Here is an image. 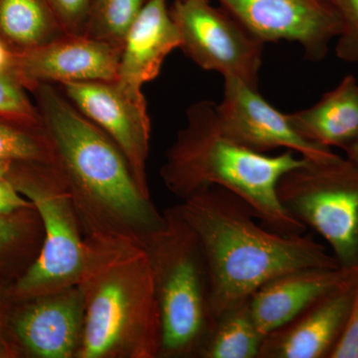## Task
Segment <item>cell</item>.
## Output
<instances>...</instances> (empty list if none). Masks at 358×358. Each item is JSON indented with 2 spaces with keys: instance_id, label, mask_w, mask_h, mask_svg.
Masks as SVG:
<instances>
[{
  "instance_id": "10",
  "label": "cell",
  "mask_w": 358,
  "mask_h": 358,
  "mask_svg": "<svg viewBox=\"0 0 358 358\" xmlns=\"http://www.w3.org/2000/svg\"><path fill=\"white\" fill-rule=\"evenodd\" d=\"M257 39L296 42L313 60L326 57L341 34V18L331 0H218Z\"/></svg>"
},
{
  "instance_id": "9",
  "label": "cell",
  "mask_w": 358,
  "mask_h": 358,
  "mask_svg": "<svg viewBox=\"0 0 358 358\" xmlns=\"http://www.w3.org/2000/svg\"><path fill=\"white\" fill-rule=\"evenodd\" d=\"M76 109L103 129L126 157L141 189L150 194L147 176L150 126L143 92H134L117 81L61 85Z\"/></svg>"
},
{
  "instance_id": "25",
  "label": "cell",
  "mask_w": 358,
  "mask_h": 358,
  "mask_svg": "<svg viewBox=\"0 0 358 358\" xmlns=\"http://www.w3.org/2000/svg\"><path fill=\"white\" fill-rule=\"evenodd\" d=\"M358 352V270L357 288L350 308V315L345 331L338 345L331 353V358H357Z\"/></svg>"
},
{
  "instance_id": "19",
  "label": "cell",
  "mask_w": 358,
  "mask_h": 358,
  "mask_svg": "<svg viewBox=\"0 0 358 358\" xmlns=\"http://www.w3.org/2000/svg\"><path fill=\"white\" fill-rule=\"evenodd\" d=\"M265 336L246 301L216 317L199 358H259Z\"/></svg>"
},
{
  "instance_id": "30",
  "label": "cell",
  "mask_w": 358,
  "mask_h": 358,
  "mask_svg": "<svg viewBox=\"0 0 358 358\" xmlns=\"http://www.w3.org/2000/svg\"><path fill=\"white\" fill-rule=\"evenodd\" d=\"M2 324V320H1V313H0V326Z\"/></svg>"
},
{
  "instance_id": "21",
  "label": "cell",
  "mask_w": 358,
  "mask_h": 358,
  "mask_svg": "<svg viewBox=\"0 0 358 358\" xmlns=\"http://www.w3.org/2000/svg\"><path fill=\"white\" fill-rule=\"evenodd\" d=\"M43 243V226L34 207L0 214V262L11 254L38 257Z\"/></svg>"
},
{
  "instance_id": "11",
  "label": "cell",
  "mask_w": 358,
  "mask_h": 358,
  "mask_svg": "<svg viewBox=\"0 0 358 358\" xmlns=\"http://www.w3.org/2000/svg\"><path fill=\"white\" fill-rule=\"evenodd\" d=\"M217 121L226 136L254 152L266 154L285 148L313 162L338 159L331 148L307 140L289 121L253 88L237 78H224L222 102L216 103Z\"/></svg>"
},
{
  "instance_id": "12",
  "label": "cell",
  "mask_w": 358,
  "mask_h": 358,
  "mask_svg": "<svg viewBox=\"0 0 358 358\" xmlns=\"http://www.w3.org/2000/svg\"><path fill=\"white\" fill-rule=\"evenodd\" d=\"M18 300L8 320L18 350L36 358H78L85 327L79 287Z\"/></svg>"
},
{
  "instance_id": "31",
  "label": "cell",
  "mask_w": 358,
  "mask_h": 358,
  "mask_svg": "<svg viewBox=\"0 0 358 358\" xmlns=\"http://www.w3.org/2000/svg\"><path fill=\"white\" fill-rule=\"evenodd\" d=\"M357 358H358V352H357Z\"/></svg>"
},
{
  "instance_id": "26",
  "label": "cell",
  "mask_w": 358,
  "mask_h": 358,
  "mask_svg": "<svg viewBox=\"0 0 358 358\" xmlns=\"http://www.w3.org/2000/svg\"><path fill=\"white\" fill-rule=\"evenodd\" d=\"M31 202L23 196L8 178H0V214H9L32 208Z\"/></svg>"
},
{
  "instance_id": "18",
  "label": "cell",
  "mask_w": 358,
  "mask_h": 358,
  "mask_svg": "<svg viewBox=\"0 0 358 358\" xmlns=\"http://www.w3.org/2000/svg\"><path fill=\"white\" fill-rule=\"evenodd\" d=\"M67 34L45 0H0V38L24 50Z\"/></svg>"
},
{
  "instance_id": "24",
  "label": "cell",
  "mask_w": 358,
  "mask_h": 358,
  "mask_svg": "<svg viewBox=\"0 0 358 358\" xmlns=\"http://www.w3.org/2000/svg\"><path fill=\"white\" fill-rule=\"evenodd\" d=\"M67 34H83L93 0H45Z\"/></svg>"
},
{
  "instance_id": "27",
  "label": "cell",
  "mask_w": 358,
  "mask_h": 358,
  "mask_svg": "<svg viewBox=\"0 0 358 358\" xmlns=\"http://www.w3.org/2000/svg\"><path fill=\"white\" fill-rule=\"evenodd\" d=\"M14 61L15 55L9 50L4 40L0 38V72H13Z\"/></svg>"
},
{
  "instance_id": "3",
  "label": "cell",
  "mask_w": 358,
  "mask_h": 358,
  "mask_svg": "<svg viewBox=\"0 0 358 358\" xmlns=\"http://www.w3.org/2000/svg\"><path fill=\"white\" fill-rule=\"evenodd\" d=\"M85 327L78 358H159L162 322L154 277L140 242L85 236Z\"/></svg>"
},
{
  "instance_id": "14",
  "label": "cell",
  "mask_w": 358,
  "mask_h": 358,
  "mask_svg": "<svg viewBox=\"0 0 358 358\" xmlns=\"http://www.w3.org/2000/svg\"><path fill=\"white\" fill-rule=\"evenodd\" d=\"M352 279L264 339L259 358H331L341 338L357 288Z\"/></svg>"
},
{
  "instance_id": "6",
  "label": "cell",
  "mask_w": 358,
  "mask_h": 358,
  "mask_svg": "<svg viewBox=\"0 0 358 358\" xmlns=\"http://www.w3.org/2000/svg\"><path fill=\"white\" fill-rule=\"evenodd\" d=\"M13 164L8 178L31 202L43 226L39 255L14 282L15 299L77 286L83 272L85 234L67 183L55 164Z\"/></svg>"
},
{
  "instance_id": "7",
  "label": "cell",
  "mask_w": 358,
  "mask_h": 358,
  "mask_svg": "<svg viewBox=\"0 0 358 358\" xmlns=\"http://www.w3.org/2000/svg\"><path fill=\"white\" fill-rule=\"evenodd\" d=\"M284 208L324 239L339 267L358 270V164L306 159L278 185Z\"/></svg>"
},
{
  "instance_id": "5",
  "label": "cell",
  "mask_w": 358,
  "mask_h": 358,
  "mask_svg": "<svg viewBox=\"0 0 358 358\" xmlns=\"http://www.w3.org/2000/svg\"><path fill=\"white\" fill-rule=\"evenodd\" d=\"M141 243L147 253L162 322L159 358H199L215 317L206 257L178 205Z\"/></svg>"
},
{
  "instance_id": "16",
  "label": "cell",
  "mask_w": 358,
  "mask_h": 358,
  "mask_svg": "<svg viewBox=\"0 0 358 358\" xmlns=\"http://www.w3.org/2000/svg\"><path fill=\"white\" fill-rule=\"evenodd\" d=\"M181 37L166 0H148L124 39L115 81L134 92L159 76Z\"/></svg>"
},
{
  "instance_id": "4",
  "label": "cell",
  "mask_w": 358,
  "mask_h": 358,
  "mask_svg": "<svg viewBox=\"0 0 358 358\" xmlns=\"http://www.w3.org/2000/svg\"><path fill=\"white\" fill-rule=\"evenodd\" d=\"M186 119L160 169L174 196L183 200L202 188L219 186L244 200L268 229L285 235L306 232L284 208L277 189L282 176L307 159L289 150L272 157L235 143L221 131L211 101L193 103Z\"/></svg>"
},
{
  "instance_id": "20",
  "label": "cell",
  "mask_w": 358,
  "mask_h": 358,
  "mask_svg": "<svg viewBox=\"0 0 358 358\" xmlns=\"http://www.w3.org/2000/svg\"><path fill=\"white\" fill-rule=\"evenodd\" d=\"M148 0H93L83 34L122 51L124 39Z\"/></svg>"
},
{
  "instance_id": "2",
  "label": "cell",
  "mask_w": 358,
  "mask_h": 358,
  "mask_svg": "<svg viewBox=\"0 0 358 358\" xmlns=\"http://www.w3.org/2000/svg\"><path fill=\"white\" fill-rule=\"evenodd\" d=\"M178 206L206 257L215 320L279 275L301 268H341L312 234L285 235L260 225L244 200L219 186L202 188Z\"/></svg>"
},
{
  "instance_id": "22",
  "label": "cell",
  "mask_w": 358,
  "mask_h": 358,
  "mask_svg": "<svg viewBox=\"0 0 358 358\" xmlns=\"http://www.w3.org/2000/svg\"><path fill=\"white\" fill-rule=\"evenodd\" d=\"M0 162L55 164V157L44 128L32 133L0 122Z\"/></svg>"
},
{
  "instance_id": "29",
  "label": "cell",
  "mask_w": 358,
  "mask_h": 358,
  "mask_svg": "<svg viewBox=\"0 0 358 358\" xmlns=\"http://www.w3.org/2000/svg\"><path fill=\"white\" fill-rule=\"evenodd\" d=\"M14 162H0V178H7L13 169Z\"/></svg>"
},
{
  "instance_id": "1",
  "label": "cell",
  "mask_w": 358,
  "mask_h": 358,
  "mask_svg": "<svg viewBox=\"0 0 358 358\" xmlns=\"http://www.w3.org/2000/svg\"><path fill=\"white\" fill-rule=\"evenodd\" d=\"M32 89L85 236L112 235L143 243L164 225V212L136 182L121 150L53 84Z\"/></svg>"
},
{
  "instance_id": "15",
  "label": "cell",
  "mask_w": 358,
  "mask_h": 358,
  "mask_svg": "<svg viewBox=\"0 0 358 358\" xmlns=\"http://www.w3.org/2000/svg\"><path fill=\"white\" fill-rule=\"evenodd\" d=\"M357 271L301 268L265 282L248 300L257 326L267 336L352 279Z\"/></svg>"
},
{
  "instance_id": "13",
  "label": "cell",
  "mask_w": 358,
  "mask_h": 358,
  "mask_svg": "<svg viewBox=\"0 0 358 358\" xmlns=\"http://www.w3.org/2000/svg\"><path fill=\"white\" fill-rule=\"evenodd\" d=\"M121 51L84 34H64L15 56L13 74L20 82L67 84L115 81Z\"/></svg>"
},
{
  "instance_id": "28",
  "label": "cell",
  "mask_w": 358,
  "mask_h": 358,
  "mask_svg": "<svg viewBox=\"0 0 358 358\" xmlns=\"http://www.w3.org/2000/svg\"><path fill=\"white\" fill-rule=\"evenodd\" d=\"M346 159L358 164V141L345 150Z\"/></svg>"
},
{
  "instance_id": "8",
  "label": "cell",
  "mask_w": 358,
  "mask_h": 358,
  "mask_svg": "<svg viewBox=\"0 0 358 358\" xmlns=\"http://www.w3.org/2000/svg\"><path fill=\"white\" fill-rule=\"evenodd\" d=\"M171 11L180 33V48L195 64L258 89L265 43L208 0H176Z\"/></svg>"
},
{
  "instance_id": "17",
  "label": "cell",
  "mask_w": 358,
  "mask_h": 358,
  "mask_svg": "<svg viewBox=\"0 0 358 358\" xmlns=\"http://www.w3.org/2000/svg\"><path fill=\"white\" fill-rule=\"evenodd\" d=\"M289 121L307 140L343 150L358 141V83L352 75L327 92L308 109L288 114Z\"/></svg>"
},
{
  "instance_id": "23",
  "label": "cell",
  "mask_w": 358,
  "mask_h": 358,
  "mask_svg": "<svg viewBox=\"0 0 358 358\" xmlns=\"http://www.w3.org/2000/svg\"><path fill=\"white\" fill-rule=\"evenodd\" d=\"M341 18L336 55L346 62L358 63V0H331Z\"/></svg>"
}]
</instances>
